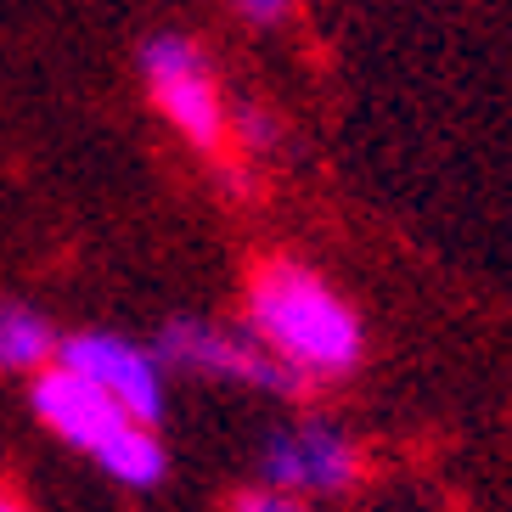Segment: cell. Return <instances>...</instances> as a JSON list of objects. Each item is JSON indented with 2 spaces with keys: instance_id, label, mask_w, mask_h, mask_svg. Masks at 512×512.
I'll return each instance as SVG.
<instances>
[{
  "instance_id": "9",
  "label": "cell",
  "mask_w": 512,
  "mask_h": 512,
  "mask_svg": "<svg viewBox=\"0 0 512 512\" xmlns=\"http://www.w3.org/2000/svg\"><path fill=\"white\" fill-rule=\"evenodd\" d=\"M287 6H276V0H254V6H242V17H254V23H276Z\"/></svg>"
},
{
  "instance_id": "10",
  "label": "cell",
  "mask_w": 512,
  "mask_h": 512,
  "mask_svg": "<svg viewBox=\"0 0 512 512\" xmlns=\"http://www.w3.org/2000/svg\"><path fill=\"white\" fill-rule=\"evenodd\" d=\"M0 512H17V507H12V501H0Z\"/></svg>"
},
{
  "instance_id": "6",
  "label": "cell",
  "mask_w": 512,
  "mask_h": 512,
  "mask_svg": "<svg viewBox=\"0 0 512 512\" xmlns=\"http://www.w3.org/2000/svg\"><path fill=\"white\" fill-rule=\"evenodd\" d=\"M355 445H349L338 428L327 422H310V428H287L265 445L259 456V473L271 490L293 496V490H344L355 479Z\"/></svg>"
},
{
  "instance_id": "2",
  "label": "cell",
  "mask_w": 512,
  "mask_h": 512,
  "mask_svg": "<svg viewBox=\"0 0 512 512\" xmlns=\"http://www.w3.org/2000/svg\"><path fill=\"white\" fill-rule=\"evenodd\" d=\"M141 62H147L152 96H158V107L169 113V124H181V136L203 152L220 147L226 113H220V91H214L203 51H197L192 40H181V34H158Z\"/></svg>"
},
{
  "instance_id": "5",
  "label": "cell",
  "mask_w": 512,
  "mask_h": 512,
  "mask_svg": "<svg viewBox=\"0 0 512 512\" xmlns=\"http://www.w3.org/2000/svg\"><path fill=\"white\" fill-rule=\"evenodd\" d=\"M164 361L186 366V372H214V377H231V383H254V389H271V394L299 389V372H287L271 349H259L254 338H237V332L203 327V321H169Z\"/></svg>"
},
{
  "instance_id": "4",
  "label": "cell",
  "mask_w": 512,
  "mask_h": 512,
  "mask_svg": "<svg viewBox=\"0 0 512 512\" xmlns=\"http://www.w3.org/2000/svg\"><path fill=\"white\" fill-rule=\"evenodd\" d=\"M34 411H40L46 428H57V434L68 439V445H79V451H91L96 462H107V456L141 428V422L124 417L102 389H91L85 377L62 372V366L34 377Z\"/></svg>"
},
{
  "instance_id": "8",
  "label": "cell",
  "mask_w": 512,
  "mask_h": 512,
  "mask_svg": "<svg viewBox=\"0 0 512 512\" xmlns=\"http://www.w3.org/2000/svg\"><path fill=\"white\" fill-rule=\"evenodd\" d=\"M231 512H304V507H299V496H282L271 484H254V490H242L231 501Z\"/></svg>"
},
{
  "instance_id": "3",
  "label": "cell",
  "mask_w": 512,
  "mask_h": 512,
  "mask_svg": "<svg viewBox=\"0 0 512 512\" xmlns=\"http://www.w3.org/2000/svg\"><path fill=\"white\" fill-rule=\"evenodd\" d=\"M57 355H62V372H74L91 389H102L130 422L147 428V422L164 417V383H158V361L147 349L124 344V338H107V332H79Z\"/></svg>"
},
{
  "instance_id": "1",
  "label": "cell",
  "mask_w": 512,
  "mask_h": 512,
  "mask_svg": "<svg viewBox=\"0 0 512 512\" xmlns=\"http://www.w3.org/2000/svg\"><path fill=\"white\" fill-rule=\"evenodd\" d=\"M254 332L287 372H349L361 361L349 304L293 259H271L254 276Z\"/></svg>"
},
{
  "instance_id": "7",
  "label": "cell",
  "mask_w": 512,
  "mask_h": 512,
  "mask_svg": "<svg viewBox=\"0 0 512 512\" xmlns=\"http://www.w3.org/2000/svg\"><path fill=\"white\" fill-rule=\"evenodd\" d=\"M57 355V338L29 304H0V366L12 372H34V366Z\"/></svg>"
}]
</instances>
